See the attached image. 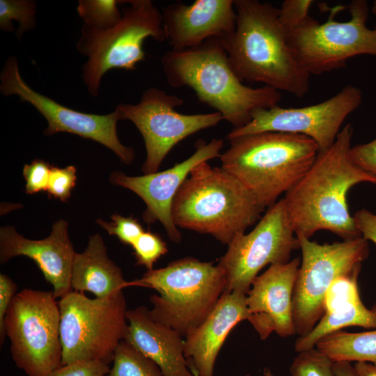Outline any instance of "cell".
Wrapping results in <instances>:
<instances>
[{"mask_svg": "<svg viewBox=\"0 0 376 376\" xmlns=\"http://www.w3.org/2000/svg\"><path fill=\"white\" fill-rule=\"evenodd\" d=\"M353 127L347 124L333 145L319 151L313 164L283 200L288 221L296 236L309 238L320 230L343 240L361 236L349 212L347 195L361 182L376 185V177L351 159Z\"/></svg>", "mask_w": 376, "mask_h": 376, "instance_id": "cell-1", "label": "cell"}, {"mask_svg": "<svg viewBox=\"0 0 376 376\" xmlns=\"http://www.w3.org/2000/svg\"><path fill=\"white\" fill-rule=\"evenodd\" d=\"M234 4L235 29L219 40L238 78L304 97L311 75L290 45L288 33L279 20V8L258 0H234Z\"/></svg>", "mask_w": 376, "mask_h": 376, "instance_id": "cell-2", "label": "cell"}, {"mask_svg": "<svg viewBox=\"0 0 376 376\" xmlns=\"http://www.w3.org/2000/svg\"><path fill=\"white\" fill-rule=\"evenodd\" d=\"M161 63L170 86L191 88L201 102L216 109L234 128L246 125L255 110L277 106L281 98V92L268 86L244 85L217 38L192 49H171Z\"/></svg>", "mask_w": 376, "mask_h": 376, "instance_id": "cell-3", "label": "cell"}, {"mask_svg": "<svg viewBox=\"0 0 376 376\" xmlns=\"http://www.w3.org/2000/svg\"><path fill=\"white\" fill-rule=\"evenodd\" d=\"M229 141L219 157L221 167L265 209L299 182L319 152L313 139L290 133L265 132Z\"/></svg>", "mask_w": 376, "mask_h": 376, "instance_id": "cell-4", "label": "cell"}, {"mask_svg": "<svg viewBox=\"0 0 376 376\" xmlns=\"http://www.w3.org/2000/svg\"><path fill=\"white\" fill-rule=\"evenodd\" d=\"M264 210L234 176L205 162L191 170L178 191L171 215L176 227L210 235L228 246Z\"/></svg>", "mask_w": 376, "mask_h": 376, "instance_id": "cell-5", "label": "cell"}, {"mask_svg": "<svg viewBox=\"0 0 376 376\" xmlns=\"http://www.w3.org/2000/svg\"><path fill=\"white\" fill-rule=\"evenodd\" d=\"M152 288L151 317L185 337L212 311L226 286L222 268L192 257L174 260L166 267L148 270L130 286Z\"/></svg>", "mask_w": 376, "mask_h": 376, "instance_id": "cell-6", "label": "cell"}, {"mask_svg": "<svg viewBox=\"0 0 376 376\" xmlns=\"http://www.w3.org/2000/svg\"><path fill=\"white\" fill-rule=\"evenodd\" d=\"M122 10V18L113 27L98 30L83 25L77 44L88 57L82 78L88 93L97 97L104 74L113 68L134 70L145 58L143 45L147 38L166 40L162 13L150 0H131Z\"/></svg>", "mask_w": 376, "mask_h": 376, "instance_id": "cell-7", "label": "cell"}, {"mask_svg": "<svg viewBox=\"0 0 376 376\" xmlns=\"http://www.w3.org/2000/svg\"><path fill=\"white\" fill-rule=\"evenodd\" d=\"M58 301L63 365L84 361L112 362L127 329L123 290L93 299L72 290Z\"/></svg>", "mask_w": 376, "mask_h": 376, "instance_id": "cell-8", "label": "cell"}, {"mask_svg": "<svg viewBox=\"0 0 376 376\" xmlns=\"http://www.w3.org/2000/svg\"><path fill=\"white\" fill-rule=\"evenodd\" d=\"M344 8H330L327 21L320 23L309 16L288 33L290 45L299 62L311 75L345 68L347 61L358 55L376 57V26L366 25L369 7L365 0H354L348 5L349 20L338 22L336 14Z\"/></svg>", "mask_w": 376, "mask_h": 376, "instance_id": "cell-9", "label": "cell"}, {"mask_svg": "<svg viewBox=\"0 0 376 376\" xmlns=\"http://www.w3.org/2000/svg\"><path fill=\"white\" fill-rule=\"evenodd\" d=\"M52 291L24 288L5 318L12 358L28 376H47L63 365L61 314Z\"/></svg>", "mask_w": 376, "mask_h": 376, "instance_id": "cell-10", "label": "cell"}, {"mask_svg": "<svg viewBox=\"0 0 376 376\" xmlns=\"http://www.w3.org/2000/svg\"><path fill=\"white\" fill-rule=\"evenodd\" d=\"M301 251L292 295L295 334H309L324 314L327 290L338 278L359 272L368 256V241L360 236L320 244L297 236Z\"/></svg>", "mask_w": 376, "mask_h": 376, "instance_id": "cell-11", "label": "cell"}, {"mask_svg": "<svg viewBox=\"0 0 376 376\" xmlns=\"http://www.w3.org/2000/svg\"><path fill=\"white\" fill-rule=\"evenodd\" d=\"M183 102L178 96L150 87L137 104L120 103L116 107L119 119L132 122L143 139L146 158L142 171L145 174L158 171L164 158L179 142L224 120L217 111L185 114L175 111Z\"/></svg>", "mask_w": 376, "mask_h": 376, "instance_id": "cell-12", "label": "cell"}, {"mask_svg": "<svg viewBox=\"0 0 376 376\" xmlns=\"http://www.w3.org/2000/svg\"><path fill=\"white\" fill-rule=\"evenodd\" d=\"M299 240L292 228L283 198L267 207L253 229L237 235L228 245L218 265L226 278L224 292L247 294L259 272L269 265L290 261Z\"/></svg>", "mask_w": 376, "mask_h": 376, "instance_id": "cell-13", "label": "cell"}, {"mask_svg": "<svg viewBox=\"0 0 376 376\" xmlns=\"http://www.w3.org/2000/svg\"><path fill=\"white\" fill-rule=\"evenodd\" d=\"M361 101V91L349 84L333 97L315 104L299 108L277 105L258 109L252 113L251 119L246 125L233 128L226 138L230 140L265 132L290 133L313 139L319 151H322L333 145L341 125L360 106Z\"/></svg>", "mask_w": 376, "mask_h": 376, "instance_id": "cell-14", "label": "cell"}, {"mask_svg": "<svg viewBox=\"0 0 376 376\" xmlns=\"http://www.w3.org/2000/svg\"><path fill=\"white\" fill-rule=\"evenodd\" d=\"M0 91L6 95H17L21 102L31 104L47 122L46 136L68 132L93 140L112 150L120 160L130 165L134 159L131 147L120 141L117 134V111L106 115L87 113L66 107L33 90L22 79L15 56L5 62L0 75Z\"/></svg>", "mask_w": 376, "mask_h": 376, "instance_id": "cell-15", "label": "cell"}, {"mask_svg": "<svg viewBox=\"0 0 376 376\" xmlns=\"http://www.w3.org/2000/svg\"><path fill=\"white\" fill-rule=\"evenodd\" d=\"M223 146L222 139H213L210 142L199 140L196 143L195 152L190 157L169 169L140 176H130L115 171L110 175L109 181L138 195L146 205L143 214V221L147 224L160 222L169 238L179 243L182 235L171 215L173 199L191 170L203 162L219 157Z\"/></svg>", "mask_w": 376, "mask_h": 376, "instance_id": "cell-16", "label": "cell"}, {"mask_svg": "<svg viewBox=\"0 0 376 376\" xmlns=\"http://www.w3.org/2000/svg\"><path fill=\"white\" fill-rule=\"evenodd\" d=\"M300 260L272 265L258 276L246 294L248 321L261 340L275 332L282 338L295 334L292 295Z\"/></svg>", "mask_w": 376, "mask_h": 376, "instance_id": "cell-17", "label": "cell"}, {"mask_svg": "<svg viewBox=\"0 0 376 376\" xmlns=\"http://www.w3.org/2000/svg\"><path fill=\"white\" fill-rule=\"evenodd\" d=\"M65 220L56 221L50 235L38 240L25 238L13 226L0 228V263L24 256L32 259L53 288L54 297L61 298L72 291L71 273L76 252Z\"/></svg>", "mask_w": 376, "mask_h": 376, "instance_id": "cell-18", "label": "cell"}, {"mask_svg": "<svg viewBox=\"0 0 376 376\" xmlns=\"http://www.w3.org/2000/svg\"><path fill=\"white\" fill-rule=\"evenodd\" d=\"M166 40L173 50L196 47L206 40L221 38L236 26L234 0H196L190 5L175 2L163 9Z\"/></svg>", "mask_w": 376, "mask_h": 376, "instance_id": "cell-19", "label": "cell"}, {"mask_svg": "<svg viewBox=\"0 0 376 376\" xmlns=\"http://www.w3.org/2000/svg\"><path fill=\"white\" fill-rule=\"evenodd\" d=\"M250 316L246 295L224 292L207 318L185 337V354L199 376H213L218 354L230 331Z\"/></svg>", "mask_w": 376, "mask_h": 376, "instance_id": "cell-20", "label": "cell"}, {"mask_svg": "<svg viewBox=\"0 0 376 376\" xmlns=\"http://www.w3.org/2000/svg\"><path fill=\"white\" fill-rule=\"evenodd\" d=\"M124 341L155 362L164 376H194L185 354V338L155 320L146 306L127 311Z\"/></svg>", "mask_w": 376, "mask_h": 376, "instance_id": "cell-21", "label": "cell"}, {"mask_svg": "<svg viewBox=\"0 0 376 376\" xmlns=\"http://www.w3.org/2000/svg\"><path fill=\"white\" fill-rule=\"evenodd\" d=\"M130 286L122 271L107 256V247L98 233L90 236L86 248L75 255L71 287L77 292H89L104 298Z\"/></svg>", "mask_w": 376, "mask_h": 376, "instance_id": "cell-22", "label": "cell"}, {"mask_svg": "<svg viewBox=\"0 0 376 376\" xmlns=\"http://www.w3.org/2000/svg\"><path fill=\"white\" fill-rule=\"evenodd\" d=\"M349 326L376 329V305L368 308L360 300L325 313L309 334L297 338L295 350L299 353L315 347L323 337Z\"/></svg>", "mask_w": 376, "mask_h": 376, "instance_id": "cell-23", "label": "cell"}, {"mask_svg": "<svg viewBox=\"0 0 376 376\" xmlns=\"http://www.w3.org/2000/svg\"><path fill=\"white\" fill-rule=\"evenodd\" d=\"M315 347L334 362H367L376 366V329L357 333L337 331L321 338Z\"/></svg>", "mask_w": 376, "mask_h": 376, "instance_id": "cell-24", "label": "cell"}, {"mask_svg": "<svg viewBox=\"0 0 376 376\" xmlns=\"http://www.w3.org/2000/svg\"><path fill=\"white\" fill-rule=\"evenodd\" d=\"M107 376H164L158 366L122 340L116 349Z\"/></svg>", "mask_w": 376, "mask_h": 376, "instance_id": "cell-25", "label": "cell"}, {"mask_svg": "<svg viewBox=\"0 0 376 376\" xmlns=\"http://www.w3.org/2000/svg\"><path fill=\"white\" fill-rule=\"evenodd\" d=\"M124 1L80 0L77 13L84 25L98 30H107L116 26L122 18L118 5Z\"/></svg>", "mask_w": 376, "mask_h": 376, "instance_id": "cell-26", "label": "cell"}, {"mask_svg": "<svg viewBox=\"0 0 376 376\" xmlns=\"http://www.w3.org/2000/svg\"><path fill=\"white\" fill-rule=\"evenodd\" d=\"M36 10L34 1L0 0V29L3 31H13L12 20H16L19 26L15 33L20 40L25 32L36 27Z\"/></svg>", "mask_w": 376, "mask_h": 376, "instance_id": "cell-27", "label": "cell"}, {"mask_svg": "<svg viewBox=\"0 0 376 376\" xmlns=\"http://www.w3.org/2000/svg\"><path fill=\"white\" fill-rule=\"evenodd\" d=\"M334 361L313 347L299 352L290 367L291 376H336Z\"/></svg>", "mask_w": 376, "mask_h": 376, "instance_id": "cell-28", "label": "cell"}, {"mask_svg": "<svg viewBox=\"0 0 376 376\" xmlns=\"http://www.w3.org/2000/svg\"><path fill=\"white\" fill-rule=\"evenodd\" d=\"M359 273L340 276L331 284L325 296L324 313L361 300L357 285Z\"/></svg>", "mask_w": 376, "mask_h": 376, "instance_id": "cell-29", "label": "cell"}, {"mask_svg": "<svg viewBox=\"0 0 376 376\" xmlns=\"http://www.w3.org/2000/svg\"><path fill=\"white\" fill-rule=\"evenodd\" d=\"M136 264L148 270L153 269L154 264L168 252L166 244L157 233L144 231L132 246Z\"/></svg>", "mask_w": 376, "mask_h": 376, "instance_id": "cell-30", "label": "cell"}, {"mask_svg": "<svg viewBox=\"0 0 376 376\" xmlns=\"http://www.w3.org/2000/svg\"><path fill=\"white\" fill-rule=\"evenodd\" d=\"M111 222L108 223L102 219L96 222L111 235L116 236L119 240L126 244L132 246L139 237L144 232L139 221L132 217H123L118 214L111 216Z\"/></svg>", "mask_w": 376, "mask_h": 376, "instance_id": "cell-31", "label": "cell"}, {"mask_svg": "<svg viewBox=\"0 0 376 376\" xmlns=\"http://www.w3.org/2000/svg\"><path fill=\"white\" fill-rule=\"evenodd\" d=\"M76 167L72 165L64 168L52 166L46 191L56 199L66 201L76 185Z\"/></svg>", "mask_w": 376, "mask_h": 376, "instance_id": "cell-32", "label": "cell"}, {"mask_svg": "<svg viewBox=\"0 0 376 376\" xmlns=\"http://www.w3.org/2000/svg\"><path fill=\"white\" fill-rule=\"evenodd\" d=\"M313 2L312 0H285L282 3L279 8V20L288 33L310 16L309 10Z\"/></svg>", "mask_w": 376, "mask_h": 376, "instance_id": "cell-33", "label": "cell"}, {"mask_svg": "<svg viewBox=\"0 0 376 376\" xmlns=\"http://www.w3.org/2000/svg\"><path fill=\"white\" fill-rule=\"evenodd\" d=\"M52 166L48 162L40 159H35L31 164L24 166L23 175L26 180V194L47 191Z\"/></svg>", "mask_w": 376, "mask_h": 376, "instance_id": "cell-34", "label": "cell"}, {"mask_svg": "<svg viewBox=\"0 0 376 376\" xmlns=\"http://www.w3.org/2000/svg\"><path fill=\"white\" fill-rule=\"evenodd\" d=\"M109 370L106 362L84 361L63 364L47 376H107Z\"/></svg>", "mask_w": 376, "mask_h": 376, "instance_id": "cell-35", "label": "cell"}, {"mask_svg": "<svg viewBox=\"0 0 376 376\" xmlns=\"http://www.w3.org/2000/svg\"><path fill=\"white\" fill-rule=\"evenodd\" d=\"M350 156L358 166L376 177V139L351 147Z\"/></svg>", "mask_w": 376, "mask_h": 376, "instance_id": "cell-36", "label": "cell"}, {"mask_svg": "<svg viewBox=\"0 0 376 376\" xmlns=\"http://www.w3.org/2000/svg\"><path fill=\"white\" fill-rule=\"evenodd\" d=\"M17 285L4 274H0V344L3 343L6 336L5 318L9 306L15 296Z\"/></svg>", "mask_w": 376, "mask_h": 376, "instance_id": "cell-37", "label": "cell"}, {"mask_svg": "<svg viewBox=\"0 0 376 376\" xmlns=\"http://www.w3.org/2000/svg\"><path fill=\"white\" fill-rule=\"evenodd\" d=\"M353 218L361 237L376 244V214L361 209L354 214Z\"/></svg>", "mask_w": 376, "mask_h": 376, "instance_id": "cell-38", "label": "cell"}, {"mask_svg": "<svg viewBox=\"0 0 376 376\" xmlns=\"http://www.w3.org/2000/svg\"><path fill=\"white\" fill-rule=\"evenodd\" d=\"M334 372L336 376H357L354 366L347 361L334 362Z\"/></svg>", "mask_w": 376, "mask_h": 376, "instance_id": "cell-39", "label": "cell"}, {"mask_svg": "<svg viewBox=\"0 0 376 376\" xmlns=\"http://www.w3.org/2000/svg\"><path fill=\"white\" fill-rule=\"evenodd\" d=\"M357 376H376V366L367 362H356L354 365Z\"/></svg>", "mask_w": 376, "mask_h": 376, "instance_id": "cell-40", "label": "cell"}, {"mask_svg": "<svg viewBox=\"0 0 376 376\" xmlns=\"http://www.w3.org/2000/svg\"><path fill=\"white\" fill-rule=\"evenodd\" d=\"M188 366H189V368L190 370L193 373L194 376H199L197 371H196V370L195 369V368L193 366L192 364H191L190 363L188 362ZM245 376H250V375L248 374V375H246Z\"/></svg>", "mask_w": 376, "mask_h": 376, "instance_id": "cell-41", "label": "cell"}, {"mask_svg": "<svg viewBox=\"0 0 376 376\" xmlns=\"http://www.w3.org/2000/svg\"><path fill=\"white\" fill-rule=\"evenodd\" d=\"M263 375L264 376H276L274 375L272 371L267 367L264 368L263 369Z\"/></svg>", "mask_w": 376, "mask_h": 376, "instance_id": "cell-42", "label": "cell"}, {"mask_svg": "<svg viewBox=\"0 0 376 376\" xmlns=\"http://www.w3.org/2000/svg\"><path fill=\"white\" fill-rule=\"evenodd\" d=\"M372 11L376 14V0L373 2V6H372Z\"/></svg>", "mask_w": 376, "mask_h": 376, "instance_id": "cell-43", "label": "cell"}]
</instances>
